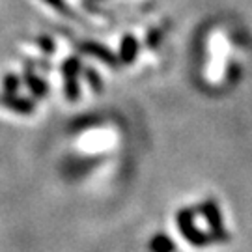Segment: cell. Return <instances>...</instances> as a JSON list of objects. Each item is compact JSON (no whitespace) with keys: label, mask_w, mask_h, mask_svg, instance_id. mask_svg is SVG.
I'll use <instances>...</instances> for the list:
<instances>
[{"label":"cell","mask_w":252,"mask_h":252,"mask_svg":"<svg viewBox=\"0 0 252 252\" xmlns=\"http://www.w3.org/2000/svg\"><path fill=\"white\" fill-rule=\"evenodd\" d=\"M176 220H178V228H180L181 235L190 245H194V247H206L209 241H213L211 235L204 234L202 230L196 228V224H194V211L192 209H181L180 213H178V217H176Z\"/></svg>","instance_id":"1"},{"label":"cell","mask_w":252,"mask_h":252,"mask_svg":"<svg viewBox=\"0 0 252 252\" xmlns=\"http://www.w3.org/2000/svg\"><path fill=\"white\" fill-rule=\"evenodd\" d=\"M198 209H200V213L204 215V219L209 222V228H211V237H213L215 241H226V239H228V235H226V230H224L222 215H220V209L217 207L215 202H213V200H206Z\"/></svg>","instance_id":"2"},{"label":"cell","mask_w":252,"mask_h":252,"mask_svg":"<svg viewBox=\"0 0 252 252\" xmlns=\"http://www.w3.org/2000/svg\"><path fill=\"white\" fill-rule=\"evenodd\" d=\"M150 249H152V252H174L176 247H174V243H172V239L168 235L157 234L150 241Z\"/></svg>","instance_id":"3"}]
</instances>
